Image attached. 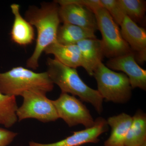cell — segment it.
<instances>
[{"mask_svg": "<svg viewBox=\"0 0 146 146\" xmlns=\"http://www.w3.org/2000/svg\"><path fill=\"white\" fill-rule=\"evenodd\" d=\"M16 97L5 95L0 91V124L6 128L13 126L18 121Z\"/></svg>", "mask_w": 146, "mask_h": 146, "instance_id": "obj_18", "label": "cell"}, {"mask_svg": "<svg viewBox=\"0 0 146 146\" xmlns=\"http://www.w3.org/2000/svg\"><path fill=\"white\" fill-rule=\"evenodd\" d=\"M10 8L14 16L10 34L11 41L22 46L31 44L35 39L34 27L22 16L19 5L12 4Z\"/></svg>", "mask_w": 146, "mask_h": 146, "instance_id": "obj_12", "label": "cell"}, {"mask_svg": "<svg viewBox=\"0 0 146 146\" xmlns=\"http://www.w3.org/2000/svg\"><path fill=\"white\" fill-rule=\"evenodd\" d=\"M46 93L38 90L27 91L22 94L23 104L18 108V120L34 119L43 123L55 121L59 119L52 100Z\"/></svg>", "mask_w": 146, "mask_h": 146, "instance_id": "obj_6", "label": "cell"}, {"mask_svg": "<svg viewBox=\"0 0 146 146\" xmlns=\"http://www.w3.org/2000/svg\"><path fill=\"white\" fill-rule=\"evenodd\" d=\"M109 126L107 120L101 117L95 120V123L92 127L84 130L74 131L72 135L61 141L50 144H41L30 142L29 146H80L86 143H97L100 141L99 137L107 132Z\"/></svg>", "mask_w": 146, "mask_h": 146, "instance_id": "obj_10", "label": "cell"}, {"mask_svg": "<svg viewBox=\"0 0 146 146\" xmlns=\"http://www.w3.org/2000/svg\"><path fill=\"white\" fill-rule=\"evenodd\" d=\"M18 133L0 128V146H7L12 143Z\"/></svg>", "mask_w": 146, "mask_h": 146, "instance_id": "obj_21", "label": "cell"}, {"mask_svg": "<svg viewBox=\"0 0 146 146\" xmlns=\"http://www.w3.org/2000/svg\"><path fill=\"white\" fill-rule=\"evenodd\" d=\"M95 32L72 24L63 23L59 26L56 34V42L60 44H76L85 39L97 38Z\"/></svg>", "mask_w": 146, "mask_h": 146, "instance_id": "obj_16", "label": "cell"}, {"mask_svg": "<svg viewBox=\"0 0 146 146\" xmlns=\"http://www.w3.org/2000/svg\"><path fill=\"white\" fill-rule=\"evenodd\" d=\"M102 7L106 9L118 26H121L125 14L118 0H100Z\"/></svg>", "mask_w": 146, "mask_h": 146, "instance_id": "obj_20", "label": "cell"}, {"mask_svg": "<svg viewBox=\"0 0 146 146\" xmlns=\"http://www.w3.org/2000/svg\"><path fill=\"white\" fill-rule=\"evenodd\" d=\"M59 5L55 1L43 2L40 7L29 6L25 14V19L35 27L37 37L32 54L27 61V68L35 70L39 67V60L46 48L56 42V34L60 22Z\"/></svg>", "mask_w": 146, "mask_h": 146, "instance_id": "obj_1", "label": "cell"}, {"mask_svg": "<svg viewBox=\"0 0 146 146\" xmlns=\"http://www.w3.org/2000/svg\"><path fill=\"white\" fill-rule=\"evenodd\" d=\"M54 84L46 72L36 73L22 66L0 72V91L9 96H21L24 92L38 90L47 93L52 91Z\"/></svg>", "mask_w": 146, "mask_h": 146, "instance_id": "obj_3", "label": "cell"}, {"mask_svg": "<svg viewBox=\"0 0 146 146\" xmlns=\"http://www.w3.org/2000/svg\"><path fill=\"white\" fill-rule=\"evenodd\" d=\"M132 117L133 121L126 137L124 146H141L146 142V115L138 110Z\"/></svg>", "mask_w": 146, "mask_h": 146, "instance_id": "obj_17", "label": "cell"}, {"mask_svg": "<svg viewBox=\"0 0 146 146\" xmlns=\"http://www.w3.org/2000/svg\"><path fill=\"white\" fill-rule=\"evenodd\" d=\"M106 66L112 70L121 71L127 76L132 89L146 90V70L140 67L132 52L109 59Z\"/></svg>", "mask_w": 146, "mask_h": 146, "instance_id": "obj_9", "label": "cell"}, {"mask_svg": "<svg viewBox=\"0 0 146 146\" xmlns=\"http://www.w3.org/2000/svg\"><path fill=\"white\" fill-rule=\"evenodd\" d=\"M44 52L53 55L54 58L70 68L76 69L82 66L81 52L76 44L62 45L55 42L47 47Z\"/></svg>", "mask_w": 146, "mask_h": 146, "instance_id": "obj_15", "label": "cell"}, {"mask_svg": "<svg viewBox=\"0 0 146 146\" xmlns=\"http://www.w3.org/2000/svg\"><path fill=\"white\" fill-rule=\"evenodd\" d=\"M121 34L134 54L137 63L143 64L146 60V31L143 28L125 16L121 26Z\"/></svg>", "mask_w": 146, "mask_h": 146, "instance_id": "obj_11", "label": "cell"}, {"mask_svg": "<svg viewBox=\"0 0 146 146\" xmlns=\"http://www.w3.org/2000/svg\"><path fill=\"white\" fill-rule=\"evenodd\" d=\"M59 5V18L63 23L72 24L96 32L98 30L94 12L89 9L75 3L71 0H56Z\"/></svg>", "mask_w": 146, "mask_h": 146, "instance_id": "obj_8", "label": "cell"}, {"mask_svg": "<svg viewBox=\"0 0 146 146\" xmlns=\"http://www.w3.org/2000/svg\"><path fill=\"white\" fill-rule=\"evenodd\" d=\"M82 66L88 74L93 76L94 70L104 57L101 40L97 38L85 39L78 42Z\"/></svg>", "mask_w": 146, "mask_h": 146, "instance_id": "obj_13", "label": "cell"}, {"mask_svg": "<svg viewBox=\"0 0 146 146\" xmlns=\"http://www.w3.org/2000/svg\"><path fill=\"white\" fill-rule=\"evenodd\" d=\"M107 123L111 129L110 136L104 146H124L126 137L133 121V117L125 113L110 117Z\"/></svg>", "mask_w": 146, "mask_h": 146, "instance_id": "obj_14", "label": "cell"}, {"mask_svg": "<svg viewBox=\"0 0 146 146\" xmlns=\"http://www.w3.org/2000/svg\"><path fill=\"white\" fill-rule=\"evenodd\" d=\"M52 101L58 118L70 127L80 124L88 128L95 124L89 110L74 96L61 92L59 98Z\"/></svg>", "mask_w": 146, "mask_h": 146, "instance_id": "obj_7", "label": "cell"}, {"mask_svg": "<svg viewBox=\"0 0 146 146\" xmlns=\"http://www.w3.org/2000/svg\"><path fill=\"white\" fill-rule=\"evenodd\" d=\"M46 65V72L50 79L54 84L59 86L62 93L78 96L81 101L92 105L98 114H101L103 110V99L97 90L84 83L76 69L50 58L47 59Z\"/></svg>", "mask_w": 146, "mask_h": 146, "instance_id": "obj_2", "label": "cell"}, {"mask_svg": "<svg viewBox=\"0 0 146 146\" xmlns=\"http://www.w3.org/2000/svg\"></svg>", "mask_w": 146, "mask_h": 146, "instance_id": "obj_23", "label": "cell"}, {"mask_svg": "<svg viewBox=\"0 0 146 146\" xmlns=\"http://www.w3.org/2000/svg\"><path fill=\"white\" fill-rule=\"evenodd\" d=\"M93 76L96 80L97 91L106 101L124 104L131 98L132 89L123 73L116 72L102 62L94 70Z\"/></svg>", "mask_w": 146, "mask_h": 146, "instance_id": "obj_4", "label": "cell"}, {"mask_svg": "<svg viewBox=\"0 0 146 146\" xmlns=\"http://www.w3.org/2000/svg\"><path fill=\"white\" fill-rule=\"evenodd\" d=\"M141 146H146V142L145 143H144L143 144V145H142Z\"/></svg>", "mask_w": 146, "mask_h": 146, "instance_id": "obj_22", "label": "cell"}, {"mask_svg": "<svg viewBox=\"0 0 146 146\" xmlns=\"http://www.w3.org/2000/svg\"><path fill=\"white\" fill-rule=\"evenodd\" d=\"M94 13L98 30L102 35L104 56L110 59L131 52L129 46L123 39L119 26L106 9L100 7Z\"/></svg>", "mask_w": 146, "mask_h": 146, "instance_id": "obj_5", "label": "cell"}, {"mask_svg": "<svg viewBox=\"0 0 146 146\" xmlns=\"http://www.w3.org/2000/svg\"><path fill=\"white\" fill-rule=\"evenodd\" d=\"M125 16L136 24L145 19L146 1L143 0H118Z\"/></svg>", "mask_w": 146, "mask_h": 146, "instance_id": "obj_19", "label": "cell"}]
</instances>
